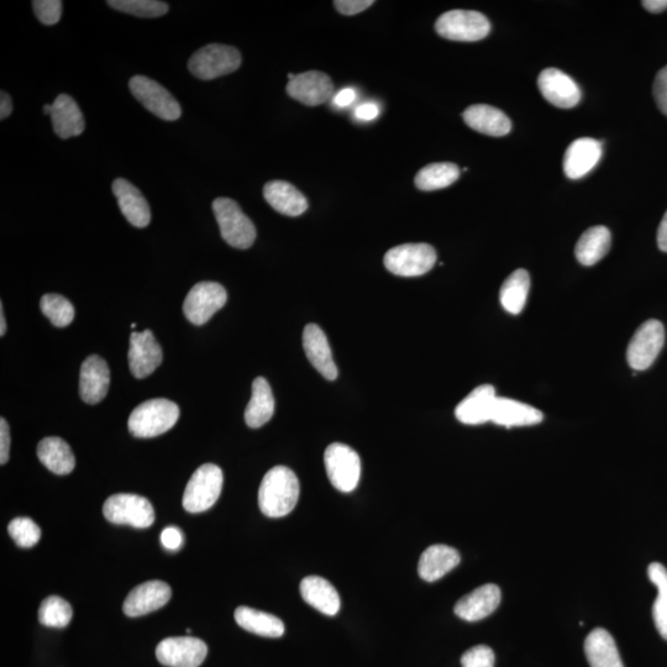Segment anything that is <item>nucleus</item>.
<instances>
[{"mask_svg":"<svg viewBox=\"0 0 667 667\" xmlns=\"http://www.w3.org/2000/svg\"><path fill=\"white\" fill-rule=\"evenodd\" d=\"M612 235L608 228L598 225L585 231L577 241L575 255L584 266L596 265L611 249Z\"/></svg>","mask_w":667,"mask_h":667,"instance_id":"473e14b6","label":"nucleus"},{"mask_svg":"<svg viewBox=\"0 0 667 667\" xmlns=\"http://www.w3.org/2000/svg\"><path fill=\"white\" fill-rule=\"evenodd\" d=\"M538 87L546 101L555 107L574 108L582 98L579 84L565 72L556 70V68H546L540 73Z\"/></svg>","mask_w":667,"mask_h":667,"instance_id":"2eb2a0df","label":"nucleus"},{"mask_svg":"<svg viewBox=\"0 0 667 667\" xmlns=\"http://www.w3.org/2000/svg\"><path fill=\"white\" fill-rule=\"evenodd\" d=\"M109 7L139 18H160L167 14L168 5L159 0H109Z\"/></svg>","mask_w":667,"mask_h":667,"instance_id":"ea45409f","label":"nucleus"},{"mask_svg":"<svg viewBox=\"0 0 667 667\" xmlns=\"http://www.w3.org/2000/svg\"><path fill=\"white\" fill-rule=\"evenodd\" d=\"M380 114V107L375 103H365L359 105L355 110V117L362 122H371Z\"/></svg>","mask_w":667,"mask_h":667,"instance_id":"09e8293b","label":"nucleus"},{"mask_svg":"<svg viewBox=\"0 0 667 667\" xmlns=\"http://www.w3.org/2000/svg\"><path fill=\"white\" fill-rule=\"evenodd\" d=\"M530 290V276L528 271L517 270L503 282L500 299L508 313L519 314L527 303Z\"/></svg>","mask_w":667,"mask_h":667,"instance_id":"f704fd0d","label":"nucleus"},{"mask_svg":"<svg viewBox=\"0 0 667 667\" xmlns=\"http://www.w3.org/2000/svg\"><path fill=\"white\" fill-rule=\"evenodd\" d=\"M459 551L451 546L432 545L420 556L418 572L424 581L435 582L460 564Z\"/></svg>","mask_w":667,"mask_h":667,"instance_id":"a878e982","label":"nucleus"},{"mask_svg":"<svg viewBox=\"0 0 667 667\" xmlns=\"http://www.w3.org/2000/svg\"><path fill=\"white\" fill-rule=\"evenodd\" d=\"M299 481L286 466L273 467L261 482L259 506L266 517L281 518L290 514L299 498Z\"/></svg>","mask_w":667,"mask_h":667,"instance_id":"f257e3e1","label":"nucleus"},{"mask_svg":"<svg viewBox=\"0 0 667 667\" xmlns=\"http://www.w3.org/2000/svg\"><path fill=\"white\" fill-rule=\"evenodd\" d=\"M133 96L152 114L166 122H175L182 115L176 98L165 87L145 76H134L129 82Z\"/></svg>","mask_w":667,"mask_h":667,"instance_id":"9b49d317","label":"nucleus"},{"mask_svg":"<svg viewBox=\"0 0 667 667\" xmlns=\"http://www.w3.org/2000/svg\"><path fill=\"white\" fill-rule=\"evenodd\" d=\"M585 653L591 667H624L617 644L606 629L597 628L588 634Z\"/></svg>","mask_w":667,"mask_h":667,"instance_id":"c756f323","label":"nucleus"},{"mask_svg":"<svg viewBox=\"0 0 667 667\" xmlns=\"http://www.w3.org/2000/svg\"><path fill=\"white\" fill-rule=\"evenodd\" d=\"M164 353L151 330L130 336L129 366L134 377L143 380L162 364Z\"/></svg>","mask_w":667,"mask_h":667,"instance_id":"4468645a","label":"nucleus"},{"mask_svg":"<svg viewBox=\"0 0 667 667\" xmlns=\"http://www.w3.org/2000/svg\"><path fill=\"white\" fill-rule=\"evenodd\" d=\"M642 5L648 12L659 14L667 9V0H644Z\"/></svg>","mask_w":667,"mask_h":667,"instance_id":"603ef678","label":"nucleus"},{"mask_svg":"<svg viewBox=\"0 0 667 667\" xmlns=\"http://www.w3.org/2000/svg\"><path fill=\"white\" fill-rule=\"evenodd\" d=\"M653 96L660 112L667 117V65L655 77Z\"/></svg>","mask_w":667,"mask_h":667,"instance_id":"c03bdc74","label":"nucleus"},{"mask_svg":"<svg viewBox=\"0 0 667 667\" xmlns=\"http://www.w3.org/2000/svg\"><path fill=\"white\" fill-rule=\"evenodd\" d=\"M171 587L162 581H147L131 590L123 611L128 617H141L157 611L171 600Z\"/></svg>","mask_w":667,"mask_h":667,"instance_id":"f3484780","label":"nucleus"},{"mask_svg":"<svg viewBox=\"0 0 667 667\" xmlns=\"http://www.w3.org/2000/svg\"><path fill=\"white\" fill-rule=\"evenodd\" d=\"M180 408L168 399L156 398L141 403L130 414L128 427L136 438H155L175 427Z\"/></svg>","mask_w":667,"mask_h":667,"instance_id":"f03ea898","label":"nucleus"},{"mask_svg":"<svg viewBox=\"0 0 667 667\" xmlns=\"http://www.w3.org/2000/svg\"><path fill=\"white\" fill-rule=\"evenodd\" d=\"M374 3L375 2H372V0H336L334 5L339 13L348 15V17H350V15H356L364 12V10L370 8Z\"/></svg>","mask_w":667,"mask_h":667,"instance_id":"a18cd8bd","label":"nucleus"},{"mask_svg":"<svg viewBox=\"0 0 667 667\" xmlns=\"http://www.w3.org/2000/svg\"><path fill=\"white\" fill-rule=\"evenodd\" d=\"M103 514L110 523L139 529L149 528L155 522V511L150 501L131 493L109 497L104 503Z\"/></svg>","mask_w":667,"mask_h":667,"instance_id":"423d86ee","label":"nucleus"},{"mask_svg":"<svg viewBox=\"0 0 667 667\" xmlns=\"http://www.w3.org/2000/svg\"><path fill=\"white\" fill-rule=\"evenodd\" d=\"M325 469L330 482L340 492H353L361 477L359 454L350 446L334 443L329 445L324 455Z\"/></svg>","mask_w":667,"mask_h":667,"instance_id":"6e6552de","label":"nucleus"},{"mask_svg":"<svg viewBox=\"0 0 667 667\" xmlns=\"http://www.w3.org/2000/svg\"><path fill=\"white\" fill-rule=\"evenodd\" d=\"M63 3L61 0H35L33 9L36 18L44 25L59 23L62 15Z\"/></svg>","mask_w":667,"mask_h":667,"instance_id":"79ce46f5","label":"nucleus"},{"mask_svg":"<svg viewBox=\"0 0 667 667\" xmlns=\"http://www.w3.org/2000/svg\"><path fill=\"white\" fill-rule=\"evenodd\" d=\"M131 328L135 329V328H136V324H135V323H134V324H131Z\"/></svg>","mask_w":667,"mask_h":667,"instance_id":"4d7b16f0","label":"nucleus"},{"mask_svg":"<svg viewBox=\"0 0 667 667\" xmlns=\"http://www.w3.org/2000/svg\"><path fill=\"white\" fill-rule=\"evenodd\" d=\"M649 580L658 588V596L653 606V618L659 634L667 640V569L660 563L648 567Z\"/></svg>","mask_w":667,"mask_h":667,"instance_id":"e433bc0d","label":"nucleus"},{"mask_svg":"<svg viewBox=\"0 0 667 667\" xmlns=\"http://www.w3.org/2000/svg\"><path fill=\"white\" fill-rule=\"evenodd\" d=\"M544 414L539 409L506 397H497L491 422L501 427H532L542 423Z\"/></svg>","mask_w":667,"mask_h":667,"instance_id":"b1692460","label":"nucleus"},{"mask_svg":"<svg viewBox=\"0 0 667 667\" xmlns=\"http://www.w3.org/2000/svg\"><path fill=\"white\" fill-rule=\"evenodd\" d=\"M435 30L441 38L451 41L474 42L485 39L491 31L485 15L472 10H451L440 15Z\"/></svg>","mask_w":667,"mask_h":667,"instance_id":"0eeeda50","label":"nucleus"},{"mask_svg":"<svg viewBox=\"0 0 667 667\" xmlns=\"http://www.w3.org/2000/svg\"><path fill=\"white\" fill-rule=\"evenodd\" d=\"M497 396L495 387L482 385L475 388L455 409L459 422L466 425H480L491 422Z\"/></svg>","mask_w":667,"mask_h":667,"instance_id":"5701e85b","label":"nucleus"},{"mask_svg":"<svg viewBox=\"0 0 667 667\" xmlns=\"http://www.w3.org/2000/svg\"><path fill=\"white\" fill-rule=\"evenodd\" d=\"M40 306L45 317L49 318L50 322L57 328L68 327L75 319V308L61 294H45L41 298Z\"/></svg>","mask_w":667,"mask_h":667,"instance_id":"58836bf2","label":"nucleus"},{"mask_svg":"<svg viewBox=\"0 0 667 667\" xmlns=\"http://www.w3.org/2000/svg\"><path fill=\"white\" fill-rule=\"evenodd\" d=\"M334 86L332 78L327 73L309 71L296 75L287 84V93L296 101L317 107L330 101L333 97Z\"/></svg>","mask_w":667,"mask_h":667,"instance_id":"dca6fc26","label":"nucleus"},{"mask_svg":"<svg viewBox=\"0 0 667 667\" xmlns=\"http://www.w3.org/2000/svg\"><path fill=\"white\" fill-rule=\"evenodd\" d=\"M12 112V98L9 97L8 93L2 92V96H0V119H7Z\"/></svg>","mask_w":667,"mask_h":667,"instance_id":"3c124183","label":"nucleus"},{"mask_svg":"<svg viewBox=\"0 0 667 667\" xmlns=\"http://www.w3.org/2000/svg\"><path fill=\"white\" fill-rule=\"evenodd\" d=\"M7 332V323H5L3 304H0V336Z\"/></svg>","mask_w":667,"mask_h":667,"instance_id":"5fc2aeb1","label":"nucleus"},{"mask_svg":"<svg viewBox=\"0 0 667 667\" xmlns=\"http://www.w3.org/2000/svg\"><path fill=\"white\" fill-rule=\"evenodd\" d=\"M264 197L276 212L287 215V217H299L308 209L307 198L286 181L266 183Z\"/></svg>","mask_w":667,"mask_h":667,"instance_id":"cd10ccee","label":"nucleus"},{"mask_svg":"<svg viewBox=\"0 0 667 667\" xmlns=\"http://www.w3.org/2000/svg\"><path fill=\"white\" fill-rule=\"evenodd\" d=\"M658 246L661 251L667 252V212L659 225Z\"/></svg>","mask_w":667,"mask_h":667,"instance_id":"864d4df0","label":"nucleus"},{"mask_svg":"<svg viewBox=\"0 0 667 667\" xmlns=\"http://www.w3.org/2000/svg\"><path fill=\"white\" fill-rule=\"evenodd\" d=\"M50 117L54 131L61 139H70L73 136L81 135L86 129L82 110L78 107L75 99L67 96V94H60L52 103Z\"/></svg>","mask_w":667,"mask_h":667,"instance_id":"bb28decb","label":"nucleus"},{"mask_svg":"<svg viewBox=\"0 0 667 667\" xmlns=\"http://www.w3.org/2000/svg\"><path fill=\"white\" fill-rule=\"evenodd\" d=\"M234 617L241 628L260 637L281 638L285 634V624L273 614L256 611L250 607H239Z\"/></svg>","mask_w":667,"mask_h":667,"instance_id":"72a5a7b5","label":"nucleus"},{"mask_svg":"<svg viewBox=\"0 0 667 667\" xmlns=\"http://www.w3.org/2000/svg\"><path fill=\"white\" fill-rule=\"evenodd\" d=\"M383 261L393 275L418 277L433 269L437 251L429 244H404L387 251Z\"/></svg>","mask_w":667,"mask_h":667,"instance_id":"1a4fd4ad","label":"nucleus"},{"mask_svg":"<svg viewBox=\"0 0 667 667\" xmlns=\"http://www.w3.org/2000/svg\"><path fill=\"white\" fill-rule=\"evenodd\" d=\"M73 611L70 603L59 596H50L42 601L39 609V621L42 626L65 628L70 624Z\"/></svg>","mask_w":667,"mask_h":667,"instance_id":"4c0bfd02","label":"nucleus"},{"mask_svg":"<svg viewBox=\"0 0 667 667\" xmlns=\"http://www.w3.org/2000/svg\"><path fill=\"white\" fill-rule=\"evenodd\" d=\"M462 667H495V653L486 645L467 650L461 658Z\"/></svg>","mask_w":667,"mask_h":667,"instance_id":"37998d69","label":"nucleus"},{"mask_svg":"<svg viewBox=\"0 0 667 667\" xmlns=\"http://www.w3.org/2000/svg\"><path fill=\"white\" fill-rule=\"evenodd\" d=\"M602 144L591 138L574 141L565 152L564 172L570 180H580L602 159Z\"/></svg>","mask_w":667,"mask_h":667,"instance_id":"aec40b11","label":"nucleus"},{"mask_svg":"<svg viewBox=\"0 0 667 667\" xmlns=\"http://www.w3.org/2000/svg\"><path fill=\"white\" fill-rule=\"evenodd\" d=\"M113 193L126 220L135 228H146L151 222V210L143 193L133 183L118 178L113 182Z\"/></svg>","mask_w":667,"mask_h":667,"instance_id":"4be33fe9","label":"nucleus"},{"mask_svg":"<svg viewBox=\"0 0 667 667\" xmlns=\"http://www.w3.org/2000/svg\"><path fill=\"white\" fill-rule=\"evenodd\" d=\"M223 483L224 475L219 466L202 465L187 483L182 500L183 508L189 513L208 511L219 500Z\"/></svg>","mask_w":667,"mask_h":667,"instance_id":"20e7f679","label":"nucleus"},{"mask_svg":"<svg viewBox=\"0 0 667 667\" xmlns=\"http://www.w3.org/2000/svg\"><path fill=\"white\" fill-rule=\"evenodd\" d=\"M51 112H52V104H45L44 113L46 115H51Z\"/></svg>","mask_w":667,"mask_h":667,"instance_id":"6e6d98bb","label":"nucleus"},{"mask_svg":"<svg viewBox=\"0 0 667 667\" xmlns=\"http://www.w3.org/2000/svg\"><path fill=\"white\" fill-rule=\"evenodd\" d=\"M10 429L7 420L0 419V464L5 465L9 460Z\"/></svg>","mask_w":667,"mask_h":667,"instance_id":"de8ad7c7","label":"nucleus"},{"mask_svg":"<svg viewBox=\"0 0 667 667\" xmlns=\"http://www.w3.org/2000/svg\"><path fill=\"white\" fill-rule=\"evenodd\" d=\"M502 593L500 587L493 584L476 588L456 603V616L466 622H477L491 616L501 605Z\"/></svg>","mask_w":667,"mask_h":667,"instance_id":"a211bd4d","label":"nucleus"},{"mask_svg":"<svg viewBox=\"0 0 667 667\" xmlns=\"http://www.w3.org/2000/svg\"><path fill=\"white\" fill-rule=\"evenodd\" d=\"M303 348L306 351L309 362L315 370L328 381L336 380L338 367H336L332 349H330L327 335L317 324H308L303 332Z\"/></svg>","mask_w":667,"mask_h":667,"instance_id":"6ab92c4d","label":"nucleus"},{"mask_svg":"<svg viewBox=\"0 0 667 667\" xmlns=\"http://www.w3.org/2000/svg\"><path fill=\"white\" fill-rule=\"evenodd\" d=\"M110 370L101 356L92 355L84 360L81 367L80 395L84 402L97 404L107 396Z\"/></svg>","mask_w":667,"mask_h":667,"instance_id":"412c9836","label":"nucleus"},{"mask_svg":"<svg viewBox=\"0 0 667 667\" xmlns=\"http://www.w3.org/2000/svg\"><path fill=\"white\" fill-rule=\"evenodd\" d=\"M665 344V328L659 320L651 319L640 325L630 340L627 350L628 364L634 371L648 370Z\"/></svg>","mask_w":667,"mask_h":667,"instance_id":"9d476101","label":"nucleus"},{"mask_svg":"<svg viewBox=\"0 0 667 667\" xmlns=\"http://www.w3.org/2000/svg\"><path fill=\"white\" fill-rule=\"evenodd\" d=\"M38 458L56 475L71 474L76 467V458L71 446L56 437L42 439L38 445Z\"/></svg>","mask_w":667,"mask_h":667,"instance_id":"2f4dec72","label":"nucleus"},{"mask_svg":"<svg viewBox=\"0 0 667 667\" xmlns=\"http://www.w3.org/2000/svg\"><path fill=\"white\" fill-rule=\"evenodd\" d=\"M356 99V92L354 88H344L336 94L333 98V104L338 108L349 107L351 103H354Z\"/></svg>","mask_w":667,"mask_h":667,"instance_id":"8fccbe9b","label":"nucleus"},{"mask_svg":"<svg viewBox=\"0 0 667 667\" xmlns=\"http://www.w3.org/2000/svg\"><path fill=\"white\" fill-rule=\"evenodd\" d=\"M301 595L309 606L325 616H336L340 611V597L329 581L319 576H308L301 582Z\"/></svg>","mask_w":667,"mask_h":667,"instance_id":"c85d7f7f","label":"nucleus"},{"mask_svg":"<svg viewBox=\"0 0 667 667\" xmlns=\"http://www.w3.org/2000/svg\"><path fill=\"white\" fill-rule=\"evenodd\" d=\"M161 543L167 550H180L183 545V535L181 530L176 527H167L166 529L162 530Z\"/></svg>","mask_w":667,"mask_h":667,"instance_id":"49530a36","label":"nucleus"},{"mask_svg":"<svg viewBox=\"0 0 667 667\" xmlns=\"http://www.w3.org/2000/svg\"><path fill=\"white\" fill-rule=\"evenodd\" d=\"M460 177V168L451 162L425 166L417 173L416 186L420 191H438L453 185Z\"/></svg>","mask_w":667,"mask_h":667,"instance_id":"c9c22d12","label":"nucleus"},{"mask_svg":"<svg viewBox=\"0 0 667 667\" xmlns=\"http://www.w3.org/2000/svg\"><path fill=\"white\" fill-rule=\"evenodd\" d=\"M228 301V293L217 282H199L189 291L183 303V313L194 325H203L220 311Z\"/></svg>","mask_w":667,"mask_h":667,"instance_id":"f8f14e48","label":"nucleus"},{"mask_svg":"<svg viewBox=\"0 0 667 667\" xmlns=\"http://www.w3.org/2000/svg\"><path fill=\"white\" fill-rule=\"evenodd\" d=\"M241 61L243 57L235 47L210 44L193 54L188 68L199 80L210 81L235 72L241 66Z\"/></svg>","mask_w":667,"mask_h":667,"instance_id":"39448f33","label":"nucleus"},{"mask_svg":"<svg viewBox=\"0 0 667 667\" xmlns=\"http://www.w3.org/2000/svg\"><path fill=\"white\" fill-rule=\"evenodd\" d=\"M207 654V644L192 637L167 638L156 648L157 660L168 667H199Z\"/></svg>","mask_w":667,"mask_h":667,"instance_id":"ddd939ff","label":"nucleus"},{"mask_svg":"<svg viewBox=\"0 0 667 667\" xmlns=\"http://www.w3.org/2000/svg\"><path fill=\"white\" fill-rule=\"evenodd\" d=\"M275 414V398L264 377H257L252 382V396L245 411V422L250 428H261Z\"/></svg>","mask_w":667,"mask_h":667,"instance_id":"7c9ffc66","label":"nucleus"},{"mask_svg":"<svg viewBox=\"0 0 667 667\" xmlns=\"http://www.w3.org/2000/svg\"><path fill=\"white\" fill-rule=\"evenodd\" d=\"M10 537L20 548H33L39 543L41 538V530L39 525L30 518L20 517L13 519L8 527Z\"/></svg>","mask_w":667,"mask_h":667,"instance_id":"a19ab883","label":"nucleus"},{"mask_svg":"<svg viewBox=\"0 0 667 667\" xmlns=\"http://www.w3.org/2000/svg\"><path fill=\"white\" fill-rule=\"evenodd\" d=\"M213 212L225 243L240 250L251 248L255 243L256 228L238 203L230 198H217L213 202Z\"/></svg>","mask_w":667,"mask_h":667,"instance_id":"7ed1b4c3","label":"nucleus"},{"mask_svg":"<svg viewBox=\"0 0 667 667\" xmlns=\"http://www.w3.org/2000/svg\"><path fill=\"white\" fill-rule=\"evenodd\" d=\"M471 129L488 136H504L511 133L512 122L502 110L487 104H475L462 114Z\"/></svg>","mask_w":667,"mask_h":667,"instance_id":"393cba45","label":"nucleus"}]
</instances>
